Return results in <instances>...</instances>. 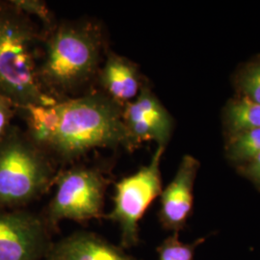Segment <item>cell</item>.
Returning a JSON list of instances; mask_svg holds the SVG:
<instances>
[{"label":"cell","instance_id":"obj_1","mask_svg":"<svg viewBox=\"0 0 260 260\" xmlns=\"http://www.w3.org/2000/svg\"><path fill=\"white\" fill-rule=\"evenodd\" d=\"M41 45L38 80L58 103L81 95L95 81L107 51L103 27L92 20L57 22L42 32Z\"/></svg>","mask_w":260,"mask_h":260},{"label":"cell","instance_id":"obj_2","mask_svg":"<svg viewBox=\"0 0 260 260\" xmlns=\"http://www.w3.org/2000/svg\"><path fill=\"white\" fill-rule=\"evenodd\" d=\"M61 122L49 150L56 164L73 165L91 150L125 145L122 109L99 90L59 102Z\"/></svg>","mask_w":260,"mask_h":260},{"label":"cell","instance_id":"obj_3","mask_svg":"<svg viewBox=\"0 0 260 260\" xmlns=\"http://www.w3.org/2000/svg\"><path fill=\"white\" fill-rule=\"evenodd\" d=\"M42 32L31 18L12 1H0V93L17 111L28 105H53L55 100L38 80V47Z\"/></svg>","mask_w":260,"mask_h":260},{"label":"cell","instance_id":"obj_4","mask_svg":"<svg viewBox=\"0 0 260 260\" xmlns=\"http://www.w3.org/2000/svg\"><path fill=\"white\" fill-rule=\"evenodd\" d=\"M50 154L12 125L0 142V210L21 209L53 187L58 173Z\"/></svg>","mask_w":260,"mask_h":260},{"label":"cell","instance_id":"obj_5","mask_svg":"<svg viewBox=\"0 0 260 260\" xmlns=\"http://www.w3.org/2000/svg\"><path fill=\"white\" fill-rule=\"evenodd\" d=\"M103 168L73 164L56 175L55 193L42 214L54 232L63 220L78 223L104 217L105 194L110 184Z\"/></svg>","mask_w":260,"mask_h":260},{"label":"cell","instance_id":"obj_6","mask_svg":"<svg viewBox=\"0 0 260 260\" xmlns=\"http://www.w3.org/2000/svg\"><path fill=\"white\" fill-rule=\"evenodd\" d=\"M165 149L158 146L148 165L115 184L113 208L103 218L118 224L122 249L138 245L140 221L154 200L161 195L163 188L160 165Z\"/></svg>","mask_w":260,"mask_h":260},{"label":"cell","instance_id":"obj_7","mask_svg":"<svg viewBox=\"0 0 260 260\" xmlns=\"http://www.w3.org/2000/svg\"><path fill=\"white\" fill-rule=\"evenodd\" d=\"M52 231L42 214L0 210V260L46 259Z\"/></svg>","mask_w":260,"mask_h":260},{"label":"cell","instance_id":"obj_8","mask_svg":"<svg viewBox=\"0 0 260 260\" xmlns=\"http://www.w3.org/2000/svg\"><path fill=\"white\" fill-rule=\"evenodd\" d=\"M125 132L124 149L133 151L143 143L155 141L166 148L173 131V119L147 85L137 98L122 109Z\"/></svg>","mask_w":260,"mask_h":260},{"label":"cell","instance_id":"obj_9","mask_svg":"<svg viewBox=\"0 0 260 260\" xmlns=\"http://www.w3.org/2000/svg\"><path fill=\"white\" fill-rule=\"evenodd\" d=\"M200 169L198 159L184 155L172 181L160 195L159 223L168 232L179 234L185 229L194 205V185Z\"/></svg>","mask_w":260,"mask_h":260},{"label":"cell","instance_id":"obj_10","mask_svg":"<svg viewBox=\"0 0 260 260\" xmlns=\"http://www.w3.org/2000/svg\"><path fill=\"white\" fill-rule=\"evenodd\" d=\"M95 82L99 91L123 109L143 87L139 68L127 57L107 49Z\"/></svg>","mask_w":260,"mask_h":260},{"label":"cell","instance_id":"obj_11","mask_svg":"<svg viewBox=\"0 0 260 260\" xmlns=\"http://www.w3.org/2000/svg\"><path fill=\"white\" fill-rule=\"evenodd\" d=\"M46 260L138 259L95 233L77 232L53 243Z\"/></svg>","mask_w":260,"mask_h":260},{"label":"cell","instance_id":"obj_12","mask_svg":"<svg viewBox=\"0 0 260 260\" xmlns=\"http://www.w3.org/2000/svg\"><path fill=\"white\" fill-rule=\"evenodd\" d=\"M26 122V134L39 148L49 153L61 122L60 103L33 104L18 110Z\"/></svg>","mask_w":260,"mask_h":260},{"label":"cell","instance_id":"obj_13","mask_svg":"<svg viewBox=\"0 0 260 260\" xmlns=\"http://www.w3.org/2000/svg\"><path fill=\"white\" fill-rule=\"evenodd\" d=\"M226 127L233 135L260 127V104L246 96L231 102L225 110Z\"/></svg>","mask_w":260,"mask_h":260},{"label":"cell","instance_id":"obj_14","mask_svg":"<svg viewBox=\"0 0 260 260\" xmlns=\"http://www.w3.org/2000/svg\"><path fill=\"white\" fill-rule=\"evenodd\" d=\"M228 156L245 164L260 153V127L233 135L228 145Z\"/></svg>","mask_w":260,"mask_h":260},{"label":"cell","instance_id":"obj_15","mask_svg":"<svg viewBox=\"0 0 260 260\" xmlns=\"http://www.w3.org/2000/svg\"><path fill=\"white\" fill-rule=\"evenodd\" d=\"M205 240L206 237H201L191 243H183L179 240V234L172 233L158 246V260H195L197 249Z\"/></svg>","mask_w":260,"mask_h":260},{"label":"cell","instance_id":"obj_16","mask_svg":"<svg viewBox=\"0 0 260 260\" xmlns=\"http://www.w3.org/2000/svg\"><path fill=\"white\" fill-rule=\"evenodd\" d=\"M238 84L243 96L260 104V62L248 66L239 76Z\"/></svg>","mask_w":260,"mask_h":260},{"label":"cell","instance_id":"obj_17","mask_svg":"<svg viewBox=\"0 0 260 260\" xmlns=\"http://www.w3.org/2000/svg\"><path fill=\"white\" fill-rule=\"evenodd\" d=\"M12 2L25 13L30 18L32 16L40 19L44 24V31L49 30L57 23L53 14L48 9L46 2L40 0H12Z\"/></svg>","mask_w":260,"mask_h":260},{"label":"cell","instance_id":"obj_18","mask_svg":"<svg viewBox=\"0 0 260 260\" xmlns=\"http://www.w3.org/2000/svg\"><path fill=\"white\" fill-rule=\"evenodd\" d=\"M17 112L15 104L8 98L0 93V142L4 139L11 128V121Z\"/></svg>","mask_w":260,"mask_h":260},{"label":"cell","instance_id":"obj_19","mask_svg":"<svg viewBox=\"0 0 260 260\" xmlns=\"http://www.w3.org/2000/svg\"><path fill=\"white\" fill-rule=\"evenodd\" d=\"M239 172L260 190V153L251 161L243 164Z\"/></svg>","mask_w":260,"mask_h":260},{"label":"cell","instance_id":"obj_20","mask_svg":"<svg viewBox=\"0 0 260 260\" xmlns=\"http://www.w3.org/2000/svg\"><path fill=\"white\" fill-rule=\"evenodd\" d=\"M259 62H260V60H259Z\"/></svg>","mask_w":260,"mask_h":260}]
</instances>
